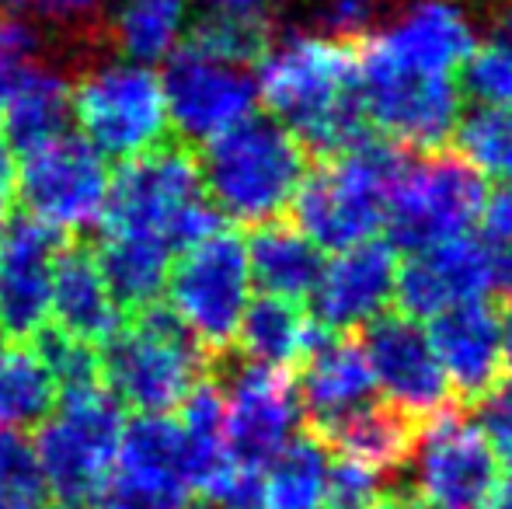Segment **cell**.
<instances>
[{
    "label": "cell",
    "instance_id": "cell-1",
    "mask_svg": "<svg viewBox=\"0 0 512 509\" xmlns=\"http://www.w3.org/2000/svg\"><path fill=\"white\" fill-rule=\"evenodd\" d=\"M258 98L307 154L338 157L370 136L359 105L356 49L328 35H286L262 53Z\"/></svg>",
    "mask_w": 512,
    "mask_h": 509
},
{
    "label": "cell",
    "instance_id": "cell-2",
    "mask_svg": "<svg viewBox=\"0 0 512 509\" xmlns=\"http://www.w3.org/2000/svg\"><path fill=\"white\" fill-rule=\"evenodd\" d=\"M307 161L304 143L272 116H248L203 143L196 157L209 206L241 227L283 217L304 185Z\"/></svg>",
    "mask_w": 512,
    "mask_h": 509
},
{
    "label": "cell",
    "instance_id": "cell-3",
    "mask_svg": "<svg viewBox=\"0 0 512 509\" xmlns=\"http://www.w3.org/2000/svg\"><path fill=\"white\" fill-rule=\"evenodd\" d=\"M102 384L119 408L136 415H168L209 370L206 349L164 300L129 314L98 346Z\"/></svg>",
    "mask_w": 512,
    "mask_h": 509
},
{
    "label": "cell",
    "instance_id": "cell-4",
    "mask_svg": "<svg viewBox=\"0 0 512 509\" xmlns=\"http://www.w3.org/2000/svg\"><path fill=\"white\" fill-rule=\"evenodd\" d=\"M405 161L401 147L366 136L324 168L307 171L290 206L293 227L331 255L377 241L384 231L387 196Z\"/></svg>",
    "mask_w": 512,
    "mask_h": 509
},
{
    "label": "cell",
    "instance_id": "cell-5",
    "mask_svg": "<svg viewBox=\"0 0 512 509\" xmlns=\"http://www.w3.org/2000/svg\"><path fill=\"white\" fill-rule=\"evenodd\" d=\"M488 185L457 154L408 157L387 196L384 231L394 252H422L467 238L481 224Z\"/></svg>",
    "mask_w": 512,
    "mask_h": 509
},
{
    "label": "cell",
    "instance_id": "cell-6",
    "mask_svg": "<svg viewBox=\"0 0 512 509\" xmlns=\"http://www.w3.org/2000/svg\"><path fill=\"white\" fill-rule=\"evenodd\" d=\"M248 269V248L237 231L216 234L182 248L168 265L164 293L168 307L185 321L206 356H223L237 339V328L255 297Z\"/></svg>",
    "mask_w": 512,
    "mask_h": 509
},
{
    "label": "cell",
    "instance_id": "cell-7",
    "mask_svg": "<svg viewBox=\"0 0 512 509\" xmlns=\"http://www.w3.org/2000/svg\"><path fill=\"white\" fill-rule=\"evenodd\" d=\"M119 433L122 408L105 387L56 405V412L42 422L32 440L53 506H95L98 489L115 464Z\"/></svg>",
    "mask_w": 512,
    "mask_h": 509
},
{
    "label": "cell",
    "instance_id": "cell-8",
    "mask_svg": "<svg viewBox=\"0 0 512 509\" xmlns=\"http://www.w3.org/2000/svg\"><path fill=\"white\" fill-rule=\"evenodd\" d=\"M356 77L366 126H377L387 143L436 150L453 136L464 102V91L453 77L411 70L366 42L356 49Z\"/></svg>",
    "mask_w": 512,
    "mask_h": 509
},
{
    "label": "cell",
    "instance_id": "cell-9",
    "mask_svg": "<svg viewBox=\"0 0 512 509\" xmlns=\"http://www.w3.org/2000/svg\"><path fill=\"white\" fill-rule=\"evenodd\" d=\"M74 119L102 157L129 161L161 147L168 136L161 74L129 60L91 67L74 84Z\"/></svg>",
    "mask_w": 512,
    "mask_h": 509
},
{
    "label": "cell",
    "instance_id": "cell-10",
    "mask_svg": "<svg viewBox=\"0 0 512 509\" xmlns=\"http://www.w3.org/2000/svg\"><path fill=\"white\" fill-rule=\"evenodd\" d=\"M408 482L418 509H488L499 489V457L467 415L439 412L408 450Z\"/></svg>",
    "mask_w": 512,
    "mask_h": 509
},
{
    "label": "cell",
    "instance_id": "cell-11",
    "mask_svg": "<svg viewBox=\"0 0 512 509\" xmlns=\"http://www.w3.org/2000/svg\"><path fill=\"white\" fill-rule=\"evenodd\" d=\"M108 164L84 136L63 133L21 154L18 199L32 220L77 238L102 220L108 196Z\"/></svg>",
    "mask_w": 512,
    "mask_h": 509
},
{
    "label": "cell",
    "instance_id": "cell-12",
    "mask_svg": "<svg viewBox=\"0 0 512 509\" xmlns=\"http://www.w3.org/2000/svg\"><path fill=\"white\" fill-rule=\"evenodd\" d=\"M203 199L196 154L182 143H161L119 164L98 224L102 234H157L171 241L178 220Z\"/></svg>",
    "mask_w": 512,
    "mask_h": 509
},
{
    "label": "cell",
    "instance_id": "cell-13",
    "mask_svg": "<svg viewBox=\"0 0 512 509\" xmlns=\"http://www.w3.org/2000/svg\"><path fill=\"white\" fill-rule=\"evenodd\" d=\"M168 126L185 143H209L230 126L255 116L258 84L255 70L216 60L196 46H178L161 74Z\"/></svg>",
    "mask_w": 512,
    "mask_h": 509
},
{
    "label": "cell",
    "instance_id": "cell-14",
    "mask_svg": "<svg viewBox=\"0 0 512 509\" xmlns=\"http://www.w3.org/2000/svg\"><path fill=\"white\" fill-rule=\"evenodd\" d=\"M220 374L223 391V440L227 454L248 468H265L279 450L300 436L304 408L297 398V384L286 370L255 367L241 360L237 367L209 360ZM209 367V370H213Z\"/></svg>",
    "mask_w": 512,
    "mask_h": 509
},
{
    "label": "cell",
    "instance_id": "cell-15",
    "mask_svg": "<svg viewBox=\"0 0 512 509\" xmlns=\"http://www.w3.org/2000/svg\"><path fill=\"white\" fill-rule=\"evenodd\" d=\"M363 353L370 363L373 387L405 419H432L450 401V384L436 360L422 321L405 314H384L363 328Z\"/></svg>",
    "mask_w": 512,
    "mask_h": 509
},
{
    "label": "cell",
    "instance_id": "cell-16",
    "mask_svg": "<svg viewBox=\"0 0 512 509\" xmlns=\"http://www.w3.org/2000/svg\"><path fill=\"white\" fill-rule=\"evenodd\" d=\"M67 234L14 210L0 224V339L28 342L49 318L53 258Z\"/></svg>",
    "mask_w": 512,
    "mask_h": 509
},
{
    "label": "cell",
    "instance_id": "cell-17",
    "mask_svg": "<svg viewBox=\"0 0 512 509\" xmlns=\"http://www.w3.org/2000/svg\"><path fill=\"white\" fill-rule=\"evenodd\" d=\"M398 265V252L387 241H366L335 252L321 265V276L310 290V321L324 325L331 335L373 325L394 304Z\"/></svg>",
    "mask_w": 512,
    "mask_h": 509
},
{
    "label": "cell",
    "instance_id": "cell-18",
    "mask_svg": "<svg viewBox=\"0 0 512 509\" xmlns=\"http://www.w3.org/2000/svg\"><path fill=\"white\" fill-rule=\"evenodd\" d=\"M492 290V252L485 241L467 234V238L411 252L405 265H398L394 300L405 318L432 321L450 307L485 300Z\"/></svg>",
    "mask_w": 512,
    "mask_h": 509
},
{
    "label": "cell",
    "instance_id": "cell-19",
    "mask_svg": "<svg viewBox=\"0 0 512 509\" xmlns=\"http://www.w3.org/2000/svg\"><path fill=\"white\" fill-rule=\"evenodd\" d=\"M363 42L411 70L453 77L474 53V25L453 0H415Z\"/></svg>",
    "mask_w": 512,
    "mask_h": 509
},
{
    "label": "cell",
    "instance_id": "cell-20",
    "mask_svg": "<svg viewBox=\"0 0 512 509\" xmlns=\"http://www.w3.org/2000/svg\"><path fill=\"white\" fill-rule=\"evenodd\" d=\"M425 335L436 349L450 391L464 398H485L499 387L506 360H502V314L495 307H488L485 300L450 307L429 321Z\"/></svg>",
    "mask_w": 512,
    "mask_h": 509
},
{
    "label": "cell",
    "instance_id": "cell-21",
    "mask_svg": "<svg viewBox=\"0 0 512 509\" xmlns=\"http://www.w3.org/2000/svg\"><path fill=\"white\" fill-rule=\"evenodd\" d=\"M293 384L300 408L321 426V433H331L338 422L373 405L377 394L363 346L349 335H317L300 360V377Z\"/></svg>",
    "mask_w": 512,
    "mask_h": 509
},
{
    "label": "cell",
    "instance_id": "cell-22",
    "mask_svg": "<svg viewBox=\"0 0 512 509\" xmlns=\"http://www.w3.org/2000/svg\"><path fill=\"white\" fill-rule=\"evenodd\" d=\"M49 314L60 332L102 346L122 328V314L115 311L105 290V279L91 255V238L77 234L60 245L53 258V279H49Z\"/></svg>",
    "mask_w": 512,
    "mask_h": 509
},
{
    "label": "cell",
    "instance_id": "cell-23",
    "mask_svg": "<svg viewBox=\"0 0 512 509\" xmlns=\"http://www.w3.org/2000/svg\"><path fill=\"white\" fill-rule=\"evenodd\" d=\"M91 255H95L105 290L122 321L164 297V279H168V265L175 255L164 238L157 234H102V241L91 238Z\"/></svg>",
    "mask_w": 512,
    "mask_h": 509
},
{
    "label": "cell",
    "instance_id": "cell-24",
    "mask_svg": "<svg viewBox=\"0 0 512 509\" xmlns=\"http://www.w3.org/2000/svg\"><path fill=\"white\" fill-rule=\"evenodd\" d=\"M70 119H74V84L56 70L32 63L0 116L4 126L0 140L11 147V154H28L67 133Z\"/></svg>",
    "mask_w": 512,
    "mask_h": 509
},
{
    "label": "cell",
    "instance_id": "cell-25",
    "mask_svg": "<svg viewBox=\"0 0 512 509\" xmlns=\"http://www.w3.org/2000/svg\"><path fill=\"white\" fill-rule=\"evenodd\" d=\"M244 248H248L251 283L262 293L297 300V304L310 297L317 276H321L324 252L293 224L269 220L262 227H251V238L244 241Z\"/></svg>",
    "mask_w": 512,
    "mask_h": 509
},
{
    "label": "cell",
    "instance_id": "cell-26",
    "mask_svg": "<svg viewBox=\"0 0 512 509\" xmlns=\"http://www.w3.org/2000/svg\"><path fill=\"white\" fill-rule=\"evenodd\" d=\"M314 339V321L297 300L258 293V297H251L248 311H244L234 342L241 346L244 360L255 363V367L290 370L304 360Z\"/></svg>",
    "mask_w": 512,
    "mask_h": 509
},
{
    "label": "cell",
    "instance_id": "cell-27",
    "mask_svg": "<svg viewBox=\"0 0 512 509\" xmlns=\"http://www.w3.org/2000/svg\"><path fill=\"white\" fill-rule=\"evenodd\" d=\"M185 18L189 0H119L108 21V35L129 63L150 67L178 49Z\"/></svg>",
    "mask_w": 512,
    "mask_h": 509
},
{
    "label": "cell",
    "instance_id": "cell-28",
    "mask_svg": "<svg viewBox=\"0 0 512 509\" xmlns=\"http://www.w3.org/2000/svg\"><path fill=\"white\" fill-rule=\"evenodd\" d=\"M112 468L175 482L192 492L189 440H185L178 419H171V415H136L133 422H122Z\"/></svg>",
    "mask_w": 512,
    "mask_h": 509
},
{
    "label": "cell",
    "instance_id": "cell-29",
    "mask_svg": "<svg viewBox=\"0 0 512 509\" xmlns=\"http://www.w3.org/2000/svg\"><path fill=\"white\" fill-rule=\"evenodd\" d=\"M60 405V394L25 342L0 339V429H39Z\"/></svg>",
    "mask_w": 512,
    "mask_h": 509
},
{
    "label": "cell",
    "instance_id": "cell-30",
    "mask_svg": "<svg viewBox=\"0 0 512 509\" xmlns=\"http://www.w3.org/2000/svg\"><path fill=\"white\" fill-rule=\"evenodd\" d=\"M331 454L321 440L297 436L262 468L265 509H324Z\"/></svg>",
    "mask_w": 512,
    "mask_h": 509
},
{
    "label": "cell",
    "instance_id": "cell-31",
    "mask_svg": "<svg viewBox=\"0 0 512 509\" xmlns=\"http://www.w3.org/2000/svg\"><path fill=\"white\" fill-rule=\"evenodd\" d=\"M328 440L335 443L345 461L366 464V468L387 475L408 461L415 436H411L405 415L394 412L391 405H366L345 422H338L328 433Z\"/></svg>",
    "mask_w": 512,
    "mask_h": 509
},
{
    "label": "cell",
    "instance_id": "cell-32",
    "mask_svg": "<svg viewBox=\"0 0 512 509\" xmlns=\"http://www.w3.org/2000/svg\"><path fill=\"white\" fill-rule=\"evenodd\" d=\"M453 143L460 161L471 164L485 182H512V109L474 105L471 112H460Z\"/></svg>",
    "mask_w": 512,
    "mask_h": 509
},
{
    "label": "cell",
    "instance_id": "cell-33",
    "mask_svg": "<svg viewBox=\"0 0 512 509\" xmlns=\"http://www.w3.org/2000/svg\"><path fill=\"white\" fill-rule=\"evenodd\" d=\"M25 346L32 349V353L42 360V367L49 370L60 401L84 398V394L102 391L105 387L102 367H98V349L81 339H74V335L60 332L53 321H46Z\"/></svg>",
    "mask_w": 512,
    "mask_h": 509
},
{
    "label": "cell",
    "instance_id": "cell-34",
    "mask_svg": "<svg viewBox=\"0 0 512 509\" xmlns=\"http://www.w3.org/2000/svg\"><path fill=\"white\" fill-rule=\"evenodd\" d=\"M189 46L203 49V53L216 56V60L255 67L265 49L272 46L269 21L258 11H244V14L213 11L209 18L196 21V28L189 35Z\"/></svg>",
    "mask_w": 512,
    "mask_h": 509
},
{
    "label": "cell",
    "instance_id": "cell-35",
    "mask_svg": "<svg viewBox=\"0 0 512 509\" xmlns=\"http://www.w3.org/2000/svg\"><path fill=\"white\" fill-rule=\"evenodd\" d=\"M0 492L35 509L49 503L35 443L21 429H0Z\"/></svg>",
    "mask_w": 512,
    "mask_h": 509
},
{
    "label": "cell",
    "instance_id": "cell-36",
    "mask_svg": "<svg viewBox=\"0 0 512 509\" xmlns=\"http://www.w3.org/2000/svg\"><path fill=\"white\" fill-rule=\"evenodd\" d=\"M189 496L185 485L112 468L95 496V509H182Z\"/></svg>",
    "mask_w": 512,
    "mask_h": 509
},
{
    "label": "cell",
    "instance_id": "cell-37",
    "mask_svg": "<svg viewBox=\"0 0 512 509\" xmlns=\"http://www.w3.org/2000/svg\"><path fill=\"white\" fill-rule=\"evenodd\" d=\"M464 91L478 105L512 109V46L506 42H485L474 46L464 67Z\"/></svg>",
    "mask_w": 512,
    "mask_h": 509
},
{
    "label": "cell",
    "instance_id": "cell-38",
    "mask_svg": "<svg viewBox=\"0 0 512 509\" xmlns=\"http://www.w3.org/2000/svg\"><path fill=\"white\" fill-rule=\"evenodd\" d=\"M384 499V475L356 461H331L328 475V509H373Z\"/></svg>",
    "mask_w": 512,
    "mask_h": 509
},
{
    "label": "cell",
    "instance_id": "cell-39",
    "mask_svg": "<svg viewBox=\"0 0 512 509\" xmlns=\"http://www.w3.org/2000/svg\"><path fill=\"white\" fill-rule=\"evenodd\" d=\"M377 0H321L317 7V25L324 28L328 39L352 42L356 35H363L373 21Z\"/></svg>",
    "mask_w": 512,
    "mask_h": 509
},
{
    "label": "cell",
    "instance_id": "cell-40",
    "mask_svg": "<svg viewBox=\"0 0 512 509\" xmlns=\"http://www.w3.org/2000/svg\"><path fill=\"white\" fill-rule=\"evenodd\" d=\"M478 426L488 436V443H492L495 457L512 468V384H502L485 394Z\"/></svg>",
    "mask_w": 512,
    "mask_h": 509
},
{
    "label": "cell",
    "instance_id": "cell-41",
    "mask_svg": "<svg viewBox=\"0 0 512 509\" xmlns=\"http://www.w3.org/2000/svg\"><path fill=\"white\" fill-rule=\"evenodd\" d=\"M481 227H485L488 248H495V252H512V182H502L499 189L485 199Z\"/></svg>",
    "mask_w": 512,
    "mask_h": 509
},
{
    "label": "cell",
    "instance_id": "cell-42",
    "mask_svg": "<svg viewBox=\"0 0 512 509\" xmlns=\"http://www.w3.org/2000/svg\"><path fill=\"white\" fill-rule=\"evenodd\" d=\"M4 7H11L14 14H42V18H56V21H70V18H84V14L98 11L102 0H0Z\"/></svg>",
    "mask_w": 512,
    "mask_h": 509
},
{
    "label": "cell",
    "instance_id": "cell-43",
    "mask_svg": "<svg viewBox=\"0 0 512 509\" xmlns=\"http://www.w3.org/2000/svg\"><path fill=\"white\" fill-rule=\"evenodd\" d=\"M28 67H32L28 60H18V56H11V53L0 49V116H4L7 102H11L14 88H18L21 74H25Z\"/></svg>",
    "mask_w": 512,
    "mask_h": 509
},
{
    "label": "cell",
    "instance_id": "cell-44",
    "mask_svg": "<svg viewBox=\"0 0 512 509\" xmlns=\"http://www.w3.org/2000/svg\"><path fill=\"white\" fill-rule=\"evenodd\" d=\"M492 39L512 46V0H495L492 4Z\"/></svg>",
    "mask_w": 512,
    "mask_h": 509
},
{
    "label": "cell",
    "instance_id": "cell-45",
    "mask_svg": "<svg viewBox=\"0 0 512 509\" xmlns=\"http://www.w3.org/2000/svg\"><path fill=\"white\" fill-rule=\"evenodd\" d=\"M206 7L213 11H230V14H244V11H255L262 0H203Z\"/></svg>",
    "mask_w": 512,
    "mask_h": 509
},
{
    "label": "cell",
    "instance_id": "cell-46",
    "mask_svg": "<svg viewBox=\"0 0 512 509\" xmlns=\"http://www.w3.org/2000/svg\"><path fill=\"white\" fill-rule=\"evenodd\" d=\"M502 360L512 370V307L502 314Z\"/></svg>",
    "mask_w": 512,
    "mask_h": 509
},
{
    "label": "cell",
    "instance_id": "cell-47",
    "mask_svg": "<svg viewBox=\"0 0 512 509\" xmlns=\"http://www.w3.org/2000/svg\"><path fill=\"white\" fill-rule=\"evenodd\" d=\"M488 509H512V475L506 478V482H499V489H495Z\"/></svg>",
    "mask_w": 512,
    "mask_h": 509
},
{
    "label": "cell",
    "instance_id": "cell-48",
    "mask_svg": "<svg viewBox=\"0 0 512 509\" xmlns=\"http://www.w3.org/2000/svg\"><path fill=\"white\" fill-rule=\"evenodd\" d=\"M373 509H418V506H415V499H408V496H387L384 492V499Z\"/></svg>",
    "mask_w": 512,
    "mask_h": 509
},
{
    "label": "cell",
    "instance_id": "cell-49",
    "mask_svg": "<svg viewBox=\"0 0 512 509\" xmlns=\"http://www.w3.org/2000/svg\"><path fill=\"white\" fill-rule=\"evenodd\" d=\"M0 509H35V506H25V503H18V499H11V496H4V492H0ZM46 509V506H42Z\"/></svg>",
    "mask_w": 512,
    "mask_h": 509
},
{
    "label": "cell",
    "instance_id": "cell-50",
    "mask_svg": "<svg viewBox=\"0 0 512 509\" xmlns=\"http://www.w3.org/2000/svg\"><path fill=\"white\" fill-rule=\"evenodd\" d=\"M182 509H216V506H209V503H185Z\"/></svg>",
    "mask_w": 512,
    "mask_h": 509
},
{
    "label": "cell",
    "instance_id": "cell-51",
    "mask_svg": "<svg viewBox=\"0 0 512 509\" xmlns=\"http://www.w3.org/2000/svg\"><path fill=\"white\" fill-rule=\"evenodd\" d=\"M46 509H63V506H46Z\"/></svg>",
    "mask_w": 512,
    "mask_h": 509
}]
</instances>
